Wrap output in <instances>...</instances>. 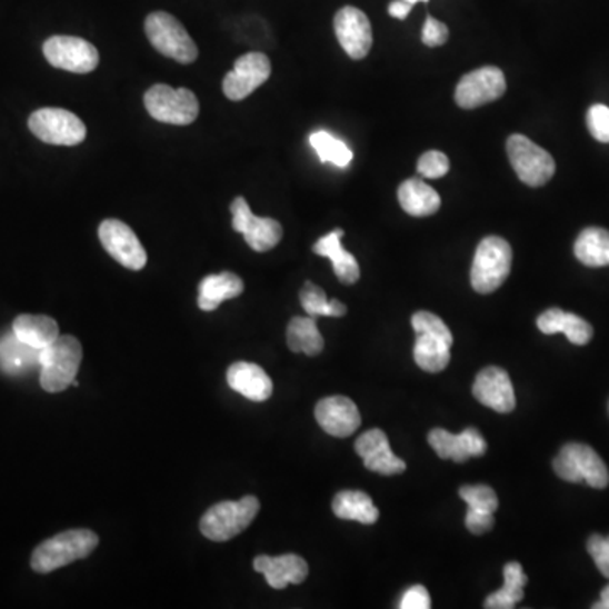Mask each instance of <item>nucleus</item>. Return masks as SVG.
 Masks as SVG:
<instances>
[{"instance_id":"1","label":"nucleus","mask_w":609,"mask_h":609,"mask_svg":"<svg viewBox=\"0 0 609 609\" xmlns=\"http://www.w3.org/2000/svg\"><path fill=\"white\" fill-rule=\"evenodd\" d=\"M99 546V537L92 530H68L36 547L31 567L38 575H48L74 560L86 559Z\"/></svg>"},{"instance_id":"2","label":"nucleus","mask_w":609,"mask_h":609,"mask_svg":"<svg viewBox=\"0 0 609 609\" xmlns=\"http://www.w3.org/2000/svg\"><path fill=\"white\" fill-rule=\"evenodd\" d=\"M417 333L413 358L418 368L427 372H440L449 366L453 337L440 317L430 312H417L411 317Z\"/></svg>"},{"instance_id":"3","label":"nucleus","mask_w":609,"mask_h":609,"mask_svg":"<svg viewBox=\"0 0 609 609\" xmlns=\"http://www.w3.org/2000/svg\"><path fill=\"white\" fill-rule=\"evenodd\" d=\"M80 340L73 336H60L53 345L41 349L40 383L48 393H60L73 385L82 365Z\"/></svg>"},{"instance_id":"4","label":"nucleus","mask_w":609,"mask_h":609,"mask_svg":"<svg viewBox=\"0 0 609 609\" xmlns=\"http://www.w3.org/2000/svg\"><path fill=\"white\" fill-rule=\"evenodd\" d=\"M513 251L498 236H489L479 242L471 268V284L478 293L497 291L510 277Z\"/></svg>"},{"instance_id":"5","label":"nucleus","mask_w":609,"mask_h":609,"mask_svg":"<svg viewBox=\"0 0 609 609\" xmlns=\"http://www.w3.org/2000/svg\"><path fill=\"white\" fill-rule=\"evenodd\" d=\"M259 500L244 497L239 501H222L207 510L200 520V531L213 542H227L234 539L258 517Z\"/></svg>"},{"instance_id":"6","label":"nucleus","mask_w":609,"mask_h":609,"mask_svg":"<svg viewBox=\"0 0 609 609\" xmlns=\"http://www.w3.org/2000/svg\"><path fill=\"white\" fill-rule=\"evenodd\" d=\"M144 31L152 47L178 63L190 64L199 57V48L180 21L168 12H152L146 18Z\"/></svg>"},{"instance_id":"7","label":"nucleus","mask_w":609,"mask_h":609,"mask_svg":"<svg viewBox=\"0 0 609 609\" xmlns=\"http://www.w3.org/2000/svg\"><path fill=\"white\" fill-rule=\"evenodd\" d=\"M553 471L563 481L586 482L596 489L609 485V471L599 453L585 443H567L553 461Z\"/></svg>"},{"instance_id":"8","label":"nucleus","mask_w":609,"mask_h":609,"mask_svg":"<svg viewBox=\"0 0 609 609\" xmlns=\"http://www.w3.org/2000/svg\"><path fill=\"white\" fill-rule=\"evenodd\" d=\"M144 106L149 116L164 124L188 126L199 118L200 106L196 93L188 89H171L158 83L146 92Z\"/></svg>"},{"instance_id":"9","label":"nucleus","mask_w":609,"mask_h":609,"mask_svg":"<svg viewBox=\"0 0 609 609\" xmlns=\"http://www.w3.org/2000/svg\"><path fill=\"white\" fill-rule=\"evenodd\" d=\"M507 152L515 173L528 187H543L552 180L556 173V161L550 157V152L540 148L527 136H510L507 141Z\"/></svg>"},{"instance_id":"10","label":"nucleus","mask_w":609,"mask_h":609,"mask_svg":"<svg viewBox=\"0 0 609 609\" xmlns=\"http://www.w3.org/2000/svg\"><path fill=\"white\" fill-rule=\"evenodd\" d=\"M28 124L32 134L47 144L77 146L87 136L86 124L80 118L70 110L53 107L32 112Z\"/></svg>"},{"instance_id":"11","label":"nucleus","mask_w":609,"mask_h":609,"mask_svg":"<svg viewBox=\"0 0 609 609\" xmlns=\"http://www.w3.org/2000/svg\"><path fill=\"white\" fill-rule=\"evenodd\" d=\"M232 227L244 236L249 248L256 252H266L277 248L283 238V227L270 217H258L251 212V207L244 197H238L231 203Z\"/></svg>"},{"instance_id":"12","label":"nucleus","mask_w":609,"mask_h":609,"mask_svg":"<svg viewBox=\"0 0 609 609\" xmlns=\"http://www.w3.org/2000/svg\"><path fill=\"white\" fill-rule=\"evenodd\" d=\"M507 92V79L497 67H482L469 71L457 83L456 102L461 109L471 110L501 99Z\"/></svg>"},{"instance_id":"13","label":"nucleus","mask_w":609,"mask_h":609,"mask_svg":"<svg viewBox=\"0 0 609 609\" xmlns=\"http://www.w3.org/2000/svg\"><path fill=\"white\" fill-rule=\"evenodd\" d=\"M43 53L51 67L71 73H90L99 67L97 48L74 36H53L43 44Z\"/></svg>"},{"instance_id":"14","label":"nucleus","mask_w":609,"mask_h":609,"mask_svg":"<svg viewBox=\"0 0 609 609\" xmlns=\"http://www.w3.org/2000/svg\"><path fill=\"white\" fill-rule=\"evenodd\" d=\"M99 239L103 249L128 270H142L148 262V254H146L138 236L128 223L121 222V220H103L99 227Z\"/></svg>"},{"instance_id":"15","label":"nucleus","mask_w":609,"mask_h":609,"mask_svg":"<svg viewBox=\"0 0 609 609\" xmlns=\"http://www.w3.org/2000/svg\"><path fill=\"white\" fill-rule=\"evenodd\" d=\"M270 77V58L262 53L242 54L236 61L234 70L229 71L223 79V93L227 99L239 102L251 96Z\"/></svg>"},{"instance_id":"16","label":"nucleus","mask_w":609,"mask_h":609,"mask_svg":"<svg viewBox=\"0 0 609 609\" xmlns=\"http://www.w3.org/2000/svg\"><path fill=\"white\" fill-rule=\"evenodd\" d=\"M333 29L340 47L352 60L368 57L372 47V28L361 9L352 6L340 9L333 18Z\"/></svg>"},{"instance_id":"17","label":"nucleus","mask_w":609,"mask_h":609,"mask_svg":"<svg viewBox=\"0 0 609 609\" xmlns=\"http://www.w3.org/2000/svg\"><path fill=\"white\" fill-rule=\"evenodd\" d=\"M472 395L479 403L498 413H510L517 407L510 376L505 369L495 368V366H489L479 372L472 387Z\"/></svg>"},{"instance_id":"18","label":"nucleus","mask_w":609,"mask_h":609,"mask_svg":"<svg viewBox=\"0 0 609 609\" xmlns=\"http://www.w3.org/2000/svg\"><path fill=\"white\" fill-rule=\"evenodd\" d=\"M355 447L369 471L395 476L401 475L407 469V465L390 449V442H388L387 433L383 430H368L356 440Z\"/></svg>"},{"instance_id":"19","label":"nucleus","mask_w":609,"mask_h":609,"mask_svg":"<svg viewBox=\"0 0 609 609\" xmlns=\"http://www.w3.org/2000/svg\"><path fill=\"white\" fill-rule=\"evenodd\" d=\"M429 443L440 459H450L453 462H466L471 457L485 456L488 450L485 437L475 427H469L459 436L443 429H433L429 433Z\"/></svg>"},{"instance_id":"20","label":"nucleus","mask_w":609,"mask_h":609,"mask_svg":"<svg viewBox=\"0 0 609 609\" xmlns=\"http://www.w3.org/2000/svg\"><path fill=\"white\" fill-rule=\"evenodd\" d=\"M316 418L319 426L329 436L345 437L352 436L361 427V413L355 401L346 397L323 398L317 403Z\"/></svg>"},{"instance_id":"21","label":"nucleus","mask_w":609,"mask_h":609,"mask_svg":"<svg viewBox=\"0 0 609 609\" xmlns=\"http://www.w3.org/2000/svg\"><path fill=\"white\" fill-rule=\"evenodd\" d=\"M252 567L264 575L266 582L273 589H284L288 585H301L309 576V563L300 556L256 557Z\"/></svg>"},{"instance_id":"22","label":"nucleus","mask_w":609,"mask_h":609,"mask_svg":"<svg viewBox=\"0 0 609 609\" xmlns=\"http://www.w3.org/2000/svg\"><path fill=\"white\" fill-rule=\"evenodd\" d=\"M227 383L232 390L251 401L270 400L273 395V381L261 366L252 362H236L227 369Z\"/></svg>"},{"instance_id":"23","label":"nucleus","mask_w":609,"mask_h":609,"mask_svg":"<svg viewBox=\"0 0 609 609\" xmlns=\"http://www.w3.org/2000/svg\"><path fill=\"white\" fill-rule=\"evenodd\" d=\"M342 236H345L342 229H336L330 234L323 236L313 244V252L332 261L333 271H336L340 283L355 284L361 277V270H359L355 256L342 248V242H340Z\"/></svg>"},{"instance_id":"24","label":"nucleus","mask_w":609,"mask_h":609,"mask_svg":"<svg viewBox=\"0 0 609 609\" xmlns=\"http://www.w3.org/2000/svg\"><path fill=\"white\" fill-rule=\"evenodd\" d=\"M540 332L547 336L563 333L576 346H586L592 339L591 323L586 322L575 313H567L560 309H550L537 319Z\"/></svg>"},{"instance_id":"25","label":"nucleus","mask_w":609,"mask_h":609,"mask_svg":"<svg viewBox=\"0 0 609 609\" xmlns=\"http://www.w3.org/2000/svg\"><path fill=\"white\" fill-rule=\"evenodd\" d=\"M398 202L408 216L429 217L439 212L442 200L426 181L410 178L398 188Z\"/></svg>"},{"instance_id":"26","label":"nucleus","mask_w":609,"mask_h":609,"mask_svg":"<svg viewBox=\"0 0 609 609\" xmlns=\"http://www.w3.org/2000/svg\"><path fill=\"white\" fill-rule=\"evenodd\" d=\"M244 291V283L238 274L223 271L219 274H210L203 278L199 287V307L203 312H213L220 303L231 298L239 297Z\"/></svg>"},{"instance_id":"27","label":"nucleus","mask_w":609,"mask_h":609,"mask_svg":"<svg viewBox=\"0 0 609 609\" xmlns=\"http://www.w3.org/2000/svg\"><path fill=\"white\" fill-rule=\"evenodd\" d=\"M41 349L31 348L16 337L14 332L0 339V369L8 375H24L40 368Z\"/></svg>"},{"instance_id":"28","label":"nucleus","mask_w":609,"mask_h":609,"mask_svg":"<svg viewBox=\"0 0 609 609\" xmlns=\"http://www.w3.org/2000/svg\"><path fill=\"white\" fill-rule=\"evenodd\" d=\"M12 332L19 340L36 349H44L53 345L60 337L58 323L47 316H19L12 323Z\"/></svg>"},{"instance_id":"29","label":"nucleus","mask_w":609,"mask_h":609,"mask_svg":"<svg viewBox=\"0 0 609 609\" xmlns=\"http://www.w3.org/2000/svg\"><path fill=\"white\" fill-rule=\"evenodd\" d=\"M333 513L340 520L372 525L378 521L379 510L371 497L362 491H340L332 503Z\"/></svg>"},{"instance_id":"30","label":"nucleus","mask_w":609,"mask_h":609,"mask_svg":"<svg viewBox=\"0 0 609 609\" xmlns=\"http://www.w3.org/2000/svg\"><path fill=\"white\" fill-rule=\"evenodd\" d=\"M575 254L589 268L609 266V231L601 227H588L579 234L575 244Z\"/></svg>"},{"instance_id":"31","label":"nucleus","mask_w":609,"mask_h":609,"mask_svg":"<svg viewBox=\"0 0 609 609\" xmlns=\"http://www.w3.org/2000/svg\"><path fill=\"white\" fill-rule=\"evenodd\" d=\"M288 348L307 356H319L323 351V337L313 317H294L287 329Z\"/></svg>"},{"instance_id":"32","label":"nucleus","mask_w":609,"mask_h":609,"mask_svg":"<svg viewBox=\"0 0 609 609\" xmlns=\"http://www.w3.org/2000/svg\"><path fill=\"white\" fill-rule=\"evenodd\" d=\"M505 586L500 591L492 592L486 598L485 608L489 609H511L520 602L525 596V586L528 578L525 575L523 567L518 562H508L503 569Z\"/></svg>"},{"instance_id":"33","label":"nucleus","mask_w":609,"mask_h":609,"mask_svg":"<svg viewBox=\"0 0 609 609\" xmlns=\"http://www.w3.org/2000/svg\"><path fill=\"white\" fill-rule=\"evenodd\" d=\"M301 307L307 316L313 317H345L348 307L339 300H327L326 291L319 284L307 281L300 291Z\"/></svg>"},{"instance_id":"34","label":"nucleus","mask_w":609,"mask_h":609,"mask_svg":"<svg viewBox=\"0 0 609 609\" xmlns=\"http://www.w3.org/2000/svg\"><path fill=\"white\" fill-rule=\"evenodd\" d=\"M310 144L316 149L322 163H332L339 168H346L355 158V152L345 141L327 131H317L310 134Z\"/></svg>"},{"instance_id":"35","label":"nucleus","mask_w":609,"mask_h":609,"mask_svg":"<svg viewBox=\"0 0 609 609\" xmlns=\"http://www.w3.org/2000/svg\"><path fill=\"white\" fill-rule=\"evenodd\" d=\"M459 495L468 503V510L476 513L492 515L500 507L497 492L489 486H462Z\"/></svg>"},{"instance_id":"36","label":"nucleus","mask_w":609,"mask_h":609,"mask_svg":"<svg viewBox=\"0 0 609 609\" xmlns=\"http://www.w3.org/2000/svg\"><path fill=\"white\" fill-rule=\"evenodd\" d=\"M418 173L426 178H442L449 173L450 161L449 158L440 151H427L423 152L420 160H418Z\"/></svg>"},{"instance_id":"37","label":"nucleus","mask_w":609,"mask_h":609,"mask_svg":"<svg viewBox=\"0 0 609 609\" xmlns=\"http://www.w3.org/2000/svg\"><path fill=\"white\" fill-rule=\"evenodd\" d=\"M589 132L599 142H609V107L592 106L586 116Z\"/></svg>"},{"instance_id":"38","label":"nucleus","mask_w":609,"mask_h":609,"mask_svg":"<svg viewBox=\"0 0 609 609\" xmlns=\"http://www.w3.org/2000/svg\"><path fill=\"white\" fill-rule=\"evenodd\" d=\"M588 552L599 572L609 579V537L592 536L588 540Z\"/></svg>"},{"instance_id":"39","label":"nucleus","mask_w":609,"mask_h":609,"mask_svg":"<svg viewBox=\"0 0 609 609\" xmlns=\"http://www.w3.org/2000/svg\"><path fill=\"white\" fill-rule=\"evenodd\" d=\"M449 40V28L439 19L429 16L426 24H423L422 41L426 47L436 48L442 47Z\"/></svg>"},{"instance_id":"40","label":"nucleus","mask_w":609,"mask_h":609,"mask_svg":"<svg viewBox=\"0 0 609 609\" xmlns=\"http://www.w3.org/2000/svg\"><path fill=\"white\" fill-rule=\"evenodd\" d=\"M432 606L429 591L423 586H411L401 598L400 609H429Z\"/></svg>"},{"instance_id":"41","label":"nucleus","mask_w":609,"mask_h":609,"mask_svg":"<svg viewBox=\"0 0 609 609\" xmlns=\"http://www.w3.org/2000/svg\"><path fill=\"white\" fill-rule=\"evenodd\" d=\"M466 527L475 536H482L486 531L492 530L495 518H492V515L476 513V511L468 510V513H466Z\"/></svg>"},{"instance_id":"42","label":"nucleus","mask_w":609,"mask_h":609,"mask_svg":"<svg viewBox=\"0 0 609 609\" xmlns=\"http://www.w3.org/2000/svg\"><path fill=\"white\" fill-rule=\"evenodd\" d=\"M411 9H413V4L405 2V0H395V2L388 6V12H390L391 18L400 19V21L408 18Z\"/></svg>"},{"instance_id":"43","label":"nucleus","mask_w":609,"mask_h":609,"mask_svg":"<svg viewBox=\"0 0 609 609\" xmlns=\"http://www.w3.org/2000/svg\"><path fill=\"white\" fill-rule=\"evenodd\" d=\"M595 609H609V585L606 586L605 589H602L601 598H599V602H596L595 606H592Z\"/></svg>"},{"instance_id":"44","label":"nucleus","mask_w":609,"mask_h":609,"mask_svg":"<svg viewBox=\"0 0 609 609\" xmlns=\"http://www.w3.org/2000/svg\"><path fill=\"white\" fill-rule=\"evenodd\" d=\"M405 2H410V4H417V2H427V0H405Z\"/></svg>"}]
</instances>
